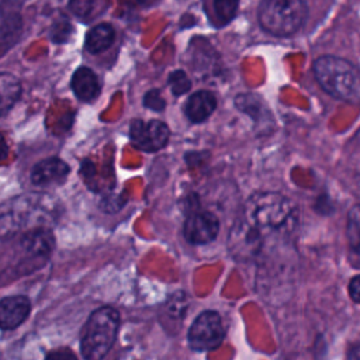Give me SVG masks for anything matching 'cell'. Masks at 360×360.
Returning a JSON list of instances; mask_svg holds the SVG:
<instances>
[{
	"label": "cell",
	"mask_w": 360,
	"mask_h": 360,
	"mask_svg": "<svg viewBox=\"0 0 360 360\" xmlns=\"http://www.w3.org/2000/svg\"><path fill=\"white\" fill-rule=\"evenodd\" d=\"M58 217L56 201L46 194L30 193L0 204V239L38 226H48Z\"/></svg>",
	"instance_id": "obj_2"
},
{
	"label": "cell",
	"mask_w": 360,
	"mask_h": 360,
	"mask_svg": "<svg viewBox=\"0 0 360 360\" xmlns=\"http://www.w3.org/2000/svg\"><path fill=\"white\" fill-rule=\"evenodd\" d=\"M72 34V25L66 18H60L53 22L51 28V39L55 44L66 42Z\"/></svg>",
	"instance_id": "obj_19"
},
{
	"label": "cell",
	"mask_w": 360,
	"mask_h": 360,
	"mask_svg": "<svg viewBox=\"0 0 360 360\" xmlns=\"http://www.w3.org/2000/svg\"><path fill=\"white\" fill-rule=\"evenodd\" d=\"M70 86L75 96L82 101H91L100 94V82L96 73L86 66L75 70Z\"/></svg>",
	"instance_id": "obj_13"
},
{
	"label": "cell",
	"mask_w": 360,
	"mask_h": 360,
	"mask_svg": "<svg viewBox=\"0 0 360 360\" xmlns=\"http://www.w3.org/2000/svg\"><path fill=\"white\" fill-rule=\"evenodd\" d=\"M349 292L353 302L359 304L360 302V277L359 276H354L349 283Z\"/></svg>",
	"instance_id": "obj_22"
},
{
	"label": "cell",
	"mask_w": 360,
	"mask_h": 360,
	"mask_svg": "<svg viewBox=\"0 0 360 360\" xmlns=\"http://www.w3.org/2000/svg\"><path fill=\"white\" fill-rule=\"evenodd\" d=\"M70 172L66 162L59 158H48L38 162L31 172V181L38 187L58 186L65 181Z\"/></svg>",
	"instance_id": "obj_10"
},
{
	"label": "cell",
	"mask_w": 360,
	"mask_h": 360,
	"mask_svg": "<svg viewBox=\"0 0 360 360\" xmlns=\"http://www.w3.org/2000/svg\"><path fill=\"white\" fill-rule=\"evenodd\" d=\"M120 326V314L112 307L96 309L87 319L80 340L82 356L87 360L103 359L114 345Z\"/></svg>",
	"instance_id": "obj_4"
},
{
	"label": "cell",
	"mask_w": 360,
	"mask_h": 360,
	"mask_svg": "<svg viewBox=\"0 0 360 360\" xmlns=\"http://www.w3.org/2000/svg\"><path fill=\"white\" fill-rule=\"evenodd\" d=\"M217 108V98L214 93L208 90H200L191 94L186 103L184 111L187 118L194 122H202L205 121Z\"/></svg>",
	"instance_id": "obj_12"
},
{
	"label": "cell",
	"mask_w": 360,
	"mask_h": 360,
	"mask_svg": "<svg viewBox=\"0 0 360 360\" xmlns=\"http://www.w3.org/2000/svg\"><path fill=\"white\" fill-rule=\"evenodd\" d=\"M359 207L354 205L353 210L349 212V222H347V238L352 249L359 253Z\"/></svg>",
	"instance_id": "obj_18"
},
{
	"label": "cell",
	"mask_w": 360,
	"mask_h": 360,
	"mask_svg": "<svg viewBox=\"0 0 360 360\" xmlns=\"http://www.w3.org/2000/svg\"><path fill=\"white\" fill-rule=\"evenodd\" d=\"M6 155H7V145L4 143L3 138L0 136V159H1V158H4Z\"/></svg>",
	"instance_id": "obj_23"
},
{
	"label": "cell",
	"mask_w": 360,
	"mask_h": 360,
	"mask_svg": "<svg viewBox=\"0 0 360 360\" xmlns=\"http://www.w3.org/2000/svg\"><path fill=\"white\" fill-rule=\"evenodd\" d=\"M319 86L332 97L356 104L360 98V82L356 66L339 56L323 55L314 62Z\"/></svg>",
	"instance_id": "obj_3"
},
{
	"label": "cell",
	"mask_w": 360,
	"mask_h": 360,
	"mask_svg": "<svg viewBox=\"0 0 360 360\" xmlns=\"http://www.w3.org/2000/svg\"><path fill=\"white\" fill-rule=\"evenodd\" d=\"M20 96V80L8 72H0V117L4 115L17 103Z\"/></svg>",
	"instance_id": "obj_15"
},
{
	"label": "cell",
	"mask_w": 360,
	"mask_h": 360,
	"mask_svg": "<svg viewBox=\"0 0 360 360\" xmlns=\"http://www.w3.org/2000/svg\"><path fill=\"white\" fill-rule=\"evenodd\" d=\"M143 104H145V107L155 110V111H160L165 108V100L160 96V91L156 89H152L145 94Z\"/></svg>",
	"instance_id": "obj_20"
},
{
	"label": "cell",
	"mask_w": 360,
	"mask_h": 360,
	"mask_svg": "<svg viewBox=\"0 0 360 360\" xmlns=\"http://www.w3.org/2000/svg\"><path fill=\"white\" fill-rule=\"evenodd\" d=\"M225 338L222 319L215 311L201 312L188 329V346L194 352H211L217 349Z\"/></svg>",
	"instance_id": "obj_6"
},
{
	"label": "cell",
	"mask_w": 360,
	"mask_h": 360,
	"mask_svg": "<svg viewBox=\"0 0 360 360\" xmlns=\"http://www.w3.org/2000/svg\"><path fill=\"white\" fill-rule=\"evenodd\" d=\"M112 41H114L112 25L108 22H101V24H97L96 27H93L87 32L84 46H86L87 52L96 55V53H100V52L108 49L111 46Z\"/></svg>",
	"instance_id": "obj_14"
},
{
	"label": "cell",
	"mask_w": 360,
	"mask_h": 360,
	"mask_svg": "<svg viewBox=\"0 0 360 360\" xmlns=\"http://www.w3.org/2000/svg\"><path fill=\"white\" fill-rule=\"evenodd\" d=\"M132 3H135V4H142L145 0H131Z\"/></svg>",
	"instance_id": "obj_24"
},
{
	"label": "cell",
	"mask_w": 360,
	"mask_h": 360,
	"mask_svg": "<svg viewBox=\"0 0 360 360\" xmlns=\"http://www.w3.org/2000/svg\"><path fill=\"white\" fill-rule=\"evenodd\" d=\"M219 232V221L210 211H200L190 215L183 228L184 238L193 245H205L212 242Z\"/></svg>",
	"instance_id": "obj_9"
},
{
	"label": "cell",
	"mask_w": 360,
	"mask_h": 360,
	"mask_svg": "<svg viewBox=\"0 0 360 360\" xmlns=\"http://www.w3.org/2000/svg\"><path fill=\"white\" fill-rule=\"evenodd\" d=\"M167 84L174 96L184 94L191 87V80L183 70H174L167 77Z\"/></svg>",
	"instance_id": "obj_17"
},
{
	"label": "cell",
	"mask_w": 360,
	"mask_h": 360,
	"mask_svg": "<svg viewBox=\"0 0 360 360\" xmlns=\"http://www.w3.org/2000/svg\"><path fill=\"white\" fill-rule=\"evenodd\" d=\"M20 0H0V56L14 46L22 34Z\"/></svg>",
	"instance_id": "obj_8"
},
{
	"label": "cell",
	"mask_w": 360,
	"mask_h": 360,
	"mask_svg": "<svg viewBox=\"0 0 360 360\" xmlns=\"http://www.w3.org/2000/svg\"><path fill=\"white\" fill-rule=\"evenodd\" d=\"M31 302L24 295H11L0 301V329L11 330L20 326L30 315Z\"/></svg>",
	"instance_id": "obj_11"
},
{
	"label": "cell",
	"mask_w": 360,
	"mask_h": 360,
	"mask_svg": "<svg viewBox=\"0 0 360 360\" xmlns=\"http://www.w3.org/2000/svg\"><path fill=\"white\" fill-rule=\"evenodd\" d=\"M308 15L304 0H262L257 20L262 28L276 37L295 34Z\"/></svg>",
	"instance_id": "obj_5"
},
{
	"label": "cell",
	"mask_w": 360,
	"mask_h": 360,
	"mask_svg": "<svg viewBox=\"0 0 360 360\" xmlns=\"http://www.w3.org/2000/svg\"><path fill=\"white\" fill-rule=\"evenodd\" d=\"M297 217L295 205L285 195L274 191L252 194L231 231V250L238 257L255 256L270 235L291 232Z\"/></svg>",
	"instance_id": "obj_1"
},
{
	"label": "cell",
	"mask_w": 360,
	"mask_h": 360,
	"mask_svg": "<svg viewBox=\"0 0 360 360\" xmlns=\"http://www.w3.org/2000/svg\"><path fill=\"white\" fill-rule=\"evenodd\" d=\"M93 6V0H70L69 7L70 10L80 18L86 17Z\"/></svg>",
	"instance_id": "obj_21"
},
{
	"label": "cell",
	"mask_w": 360,
	"mask_h": 360,
	"mask_svg": "<svg viewBox=\"0 0 360 360\" xmlns=\"http://www.w3.org/2000/svg\"><path fill=\"white\" fill-rule=\"evenodd\" d=\"M129 138L138 149L155 152L167 143L169 128L163 121L159 120H150L149 122L135 120L129 128Z\"/></svg>",
	"instance_id": "obj_7"
},
{
	"label": "cell",
	"mask_w": 360,
	"mask_h": 360,
	"mask_svg": "<svg viewBox=\"0 0 360 360\" xmlns=\"http://www.w3.org/2000/svg\"><path fill=\"white\" fill-rule=\"evenodd\" d=\"M214 22L217 25L228 24L236 14L239 0H210Z\"/></svg>",
	"instance_id": "obj_16"
}]
</instances>
